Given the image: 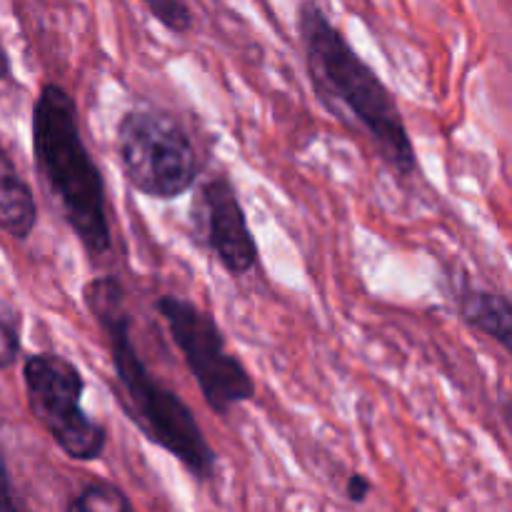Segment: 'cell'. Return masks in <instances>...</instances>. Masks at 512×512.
I'll return each mask as SVG.
<instances>
[{
  "instance_id": "obj_1",
  "label": "cell",
  "mask_w": 512,
  "mask_h": 512,
  "mask_svg": "<svg viewBox=\"0 0 512 512\" xmlns=\"http://www.w3.org/2000/svg\"><path fill=\"white\" fill-rule=\"evenodd\" d=\"M83 303L108 343L118 383L115 395L125 415L148 443L178 460L198 483H213L218 475V453L188 403L168 388L140 355L133 335V313L120 278L113 273L93 275L83 285Z\"/></svg>"
},
{
  "instance_id": "obj_2",
  "label": "cell",
  "mask_w": 512,
  "mask_h": 512,
  "mask_svg": "<svg viewBox=\"0 0 512 512\" xmlns=\"http://www.w3.org/2000/svg\"><path fill=\"white\" fill-rule=\"evenodd\" d=\"M295 28L315 98L340 123L363 133L395 178L413 180L420 173L418 153L388 85L360 58L318 0L298 5Z\"/></svg>"
},
{
  "instance_id": "obj_3",
  "label": "cell",
  "mask_w": 512,
  "mask_h": 512,
  "mask_svg": "<svg viewBox=\"0 0 512 512\" xmlns=\"http://www.w3.org/2000/svg\"><path fill=\"white\" fill-rule=\"evenodd\" d=\"M30 143L40 183L80 248L90 260L108 258L113 228L103 173L83 140L73 93L55 80L38 90L30 118Z\"/></svg>"
},
{
  "instance_id": "obj_4",
  "label": "cell",
  "mask_w": 512,
  "mask_h": 512,
  "mask_svg": "<svg viewBox=\"0 0 512 512\" xmlns=\"http://www.w3.org/2000/svg\"><path fill=\"white\" fill-rule=\"evenodd\" d=\"M115 153L123 178L145 198H183L200 175L188 128L165 108L125 110L115 125Z\"/></svg>"
},
{
  "instance_id": "obj_5",
  "label": "cell",
  "mask_w": 512,
  "mask_h": 512,
  "mask_svg": "<svg viewBox=\"0 0 512 512\" xmlns=\"http://www.w3.org/2000/svg\"><path fill=\"white\" fill-rule=\"evenodd\" d=\"M155 310L198 383L205 405L218 418H225L233 413V408L255 400L253 375L238 355L230 353L218 320L208 310L175 293L158 295Z\"/></svg>"
},
{
  "instance_id": "obj_6",
  "label": "cell",
  "mask_w": 512,
  "mask_h": 512,
  "mask_svg": "<svg viewBox=\"0 0 512 512\" xmlns=\"http://www.w3.org/2000/svg\"><path fill=\"white\" fill-rule=\"evenodd\" d=\"M23 388L30 415L65 458L93 463L108 448V430L85 413V378L78 365L60 353H33L23 360Z\"/></svg>"
},
{
  "instance_id": "obj_7",
  "label": "cell",
  "mask_w": 512,
  "mask_h": 512,
  "mask_svg": "<svg viewBox=\"0 0 512 512\" xmlns=\"http://www.w3.org/2000/svg\"><path fill=\"white\" fill-rule=\"evenodd\" d=\"M190 228L195 243L213 255L230 278L253 273L260 260L258 240L228 175H213L200 183L190 203Z\"/></svg>"
},
{
  "instance_id": "obj_8",
  "label": "cell",
  "mask_w": 512,
  "mask_h": 512,
  "mask_svg": "<svg viewBox=\"0 0 512 512\" xmlns=\"http://www.w3.org/2000/svg\"><path fill=\"white\" fill-rule=\"evenodd\" d=\"M38 228V203L0 143V233L13 240H28Z\"/></svg>"
},
{
  "instance_id": "obj_9",
  "label": "cell",
  "mask_w": 512,
  "mask_h": 512,
  "mask_svg": "<svg viewBox=\"0 0 512 512\" xmlns=\"http://www.w3.org/2000/svg\"><path fill=\"white\" fill-rule=\"evenodd\" d=\"M460 318L475 333L488 335L505 353H512V305L505 293L488 288H468L458 298Z\"/></svg>"
},
{
  "instance_id": "obj_10",
  "label": "cell",
  "mask_w": 512,
  "mask_h": 512,
  "mask_svg": "<svg viewBox=\"0 0 512 512\" xmlns=\"http://www.w3.org/2000/svg\"><path fill=\"white\" fill-rule=\"evenodd\" d=\"M65 512H133V500L113 483L93 480L65 500Z\"/></svg>"
},
{
  "instance_id": "obj_11",
  "label": "cell",
  "mask_w": 512,
  "mask_h": 512,
  "mask_svg": "<svg viewBox=\"0 0 512 512\" xmlns=\"http://www.w3.org/2000/svg\"><path fill=\"white\" fill-rule=\"evenodd\" d=\"M23 350V315L8 300H0V370L18 363Z\"/></svg>"
},
{
  "instance_id": "obj_12",
  "label": "cell",
  "mask_w": 512,
  "mask_h": 512,
  "mask_svg": "<svg viewBox=\"0 0 512 512\" xmlns=\"http://www.w3.org/2000/svg\"><path fill=\"white\" fill-rule=\"evenodd\" d=\"M140 3L168 33L188 35L193 28V10L185 0H140Z\"/></svg>"
},
{
  "instance_id": "obj_13",
  "label": "cell",
  "mask_w": 512,
  "mask_h": 512,
  "mask_svg": "<svg viewBox=\"0 0 512 512\" xmlns=\"http://www.w3.org/2000/svg\"><path fill=\"white\" fill-rule=\"evenodd\" d=\"M25 508H28V505H25L23 500L18 498V493H15L8 460H5L3 448H0V512H20Z\"/></svg>"
},
{
  "instance_id": "obj_14",
  "label": "cell",
  "mask_w": 512,
  "mask_h": 512,
  "mask_svg": "<svg viewBox=\"0 0 512 512\" xmlns=\"http://www.w3.org/2000/svg\"><path fill=\"white\" fill-rule=\"evenodd\" d=\"M370 493H373V483H370L368 475L353 473L348 480H345V498L353 505L368 503Z\"/></svg>"
},
{
  "instance_id": "obj_15",
  "label": "cell",
  "mask_w": 512,
  "mask_h": 512,
  "mask_svg": "<svg viewBox=\"0 0 512 512\" xmlns=\"http://www.w3.org/2000/svg\"><path fill=\"white\" fill-rule=\"evenodd\" d=\"M3 80H10V58L8 53H5L3 40H0V83H3Z\"/></svg>"
}]
</instances>
